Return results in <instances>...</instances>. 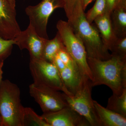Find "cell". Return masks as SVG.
<instances>
[{
    "label": "cell",
    "mask_w": 126,
    "mask_h": 126,
    "mask_svg": "<svg viewBox=\"0 0 126 126\" xmlns=\"http://www.w3.org/2000/svg\"><path fill=\"white\" fill-rule=\"evenodd\" d=\"M64 47L58 33L52 39H47L43 49L42 59L53 63L59 51Z\"/></svg>",
    "instance_id": "cell-16"
},
{
    "label": "cell",
    "mask_w": 126,
    "mask_h": 126,
    "mask_svg": "<svg viewBox=\"0 0 126 126\" xmlns=\"http://www.w3.org/2000/svg\"><path fill=\"white\" fill-rule=\"evenodd\" d=\"M110 15L106 12L97 17L94 21L103 42L109 51L118 38L113 30Z\"/></svg>",
    "instance_id": "cell-12"
},
{
    "label": "cell",
    "mask_w": 126,
    "mask_h": 126,
    "mask_svg": "<svg viewBox=\"0 0 126 126\" xmlns=\"http://www.w3.org/2000/svg\"><path fill=\"white\" fill-rule=\"evenodd\" d=\"M41 116L49 126H89L85 118L69 106Z\"/></svg>",
    "instance_id": "cell-10"
},
{
    "label": "cell",
    "mask_w": 126,
    "mask_h": 126,
    "mask_svg": "<svg viewBox=\"0 0 126 126\" xmlns=\"http://www.w3.org/2000/svg\"><path fill=\"white\" fill-rule=\"evenodd\" d=\"M8 1L10 2L13 7H16V0H8Z\"/></svg>",
    "instance_id": "cell-28"
},
{
    "label": "cell",
    "mask_w": 126,
    "mask_h": 126,
    "mask_svg": "<svg viewBox=\"0 0 126 126\" xmlns=\"http://www.w3.org/2000/svg\"><path fill=\"white\" fill-rule=\"evenodd\" d=\"M111 55L106 60L87 58L92 76L91 82L93 87L105 85L113 94L119 95L126 88V59Z\"/></svg>",
    "instance_id": "cell-1"
},
{
    "label": "cell",
    "mask_w": 126,
    "mask_h": 126,
    "mask_svg": "<svg viewBox=\"0 0 126 126\" xmlns=\"http://www.w3.org/2000/svg\"><path fill=\"white\" fill-rule=\"evenodd\" d=\"M93 0H82L83 7L84 11H85L88 5L90 4Z\"/></svg>",
    "instance_id": "cell-26"
},
{
    "label": "cell",
    "mask_w": 126,
    "mask_h": 126,
    "mask_svg": "<svg viewBox=\"0 0 126 126\" xmlns=\"http://www.w3.org/2000/svg\"><path fill=\"white\" fill-rule=\"evenodd\" d=\"M120 1L121 0H106V12L110 15Z\"/></svg>",
    "instance_id": "cell-24"
},
{
    "label": "cell",
    "mask_w": 126,
    "mask_h": 126,
    "mask_svg": "<svg viewBox=\"0 0 126 126\" xmlns=\"http://www.w3.org/2000/svg\"><path fill=\"white\" fill-rule=\"evenodd\" d=\"M58 55L66 67L70 68H78L65 47L59 51Z\"/></svg>",
    "instance_id": "cell-23"
},
{
    "label": "cell",
    "mask_w": 126,
    "mask_h": 126,
    "mask_svg": "<svg viewBox=\"0 0 126 126\" xmlns=\"http://www.w3.org/2000/svg\"><path fill=\"white\" fill-rule=\"evenodd\" d=\"M0 126H3L2 117L0 113Z\"/></svg>",
    "instance_id": "cell-29"
},
{
    "label": "cell",
    "mask_w": 126,
    "mask_h": 126,
    "mask_svg": "<svg viewBox=\"0 0 126 126\" xmlns=\"http://www.w3.org/2000/svg\"><path fill=\"white\" fill-rule=\"evenodd\" d=\"M106 11V0H96L92 8L85 14L86 19L92 24L96 18Z\"/></svg>",
    "instance_id": "cell-20"
},
{
    "label": "cell",
    "mask_w": 126,
    "mask_h": 126,
    "mask_svg": "<svg viewBox=\"0 0 126 126\" xmlns=\"http://www.w3.org/2000/svg\"><path fill=\"white\" fill-rule=\"evenodd\" d=\"M31 96L38 104L43 113L52 112L69 106L59 91L33 83L29 86Z\"/></svg>",
    "instance_id": "cell-8"
},
{
    "label": "cell",
    "mask_w": 126,
    "mask_h": 126,
    "mask_svg": "<svg viewBox=\"0 0 126 126\" xmlns=\"http://www.w3.org/2000/svg\"><path fill=\"white\" fill-rule=\"evenodd\" d=\"M21 31L16 19L15 7L8 0H0V36L5 39H14Z\"/></svg>",
    "instance_id": "cell-11"
},
{
    "label": "cell",
    "mask_w": 126,
    "mask_h": 126,
    "mask_svg": "<svg viewBox=\"0 0 126 126\" xmlns=\"http://www.w3.org/2000/svg\"><path fill=\"white\" fill-rule=\"evenodd\" d=\"M58 32L65 49L70 55L82 74L91 80L92 76L88 64L87 54L83 43L75 33L68 21L59 20Z\"/></svg>",
    "instance_id": "cell-4"
},
{
    "label": "cell",
    "mask_w": 126,
    "mask_h": 126,
    "mask_svg": "<svg viewBox=\"0 0 126 126\" xmlns=\"http://www.w3.org/2000/svg\"><path fill=\"white\" fill-rule=\"evenodd\" d=\"M29 68L34 83L73 96L65 87L59 71L53 63L42 58L30 59Z\"/></svg>",
    "instance_id": "cell-6"
},
{
    "label": "cell",
    "mask_w": 126,
    "mask_h": 126,
    "mask_svg": "<svg viewBox=\"0 0 126 126\" xmlns=\"http://www.w3.org/2000/svg\"><path fill=\"white\" fill-rule=\"evenodd\" d=\"M60 73L65 87L73 95L80 88L84 79L87 77L82 74L78 68L66 67Z\"/></svg>",
    "instance_id": "cell-13"
},
{
    "label": "cell",
    "mask_w": 126,
    "mask_h": 126,
    "mask_svg": "<svg viewBox=\"0 0 126 126\" xmlns=\"http://www.w3.org/2000/svg\"><path fill=\"white\" fill-rule=\"evenodd\" d=\"M94 104L100 126H126V118L105 108L96 101Z\"/></svg>",
    "instance_id": "cell-14"
},
{
    "label": "cell",
    "mask_w": 126,
    "mask_h": 126,
    "mask_svg": "<svg viewBox=\"0 0 126 126\" xmlns=\"http://www.w3.org/2000/svg\"><path fill=\"white\" fill-rule=\"evenodd\" d=\"M110 15L113 30L118 38L126 36V0H121Z\"/></svg>",
    "instance_id": "cell-15"
},
{
    "label": "cell",
    "mask_w": 126,
    "mask_h": 126,
    "mask_svg": "<svg viewBox=\"0 0 126 126\" xmlns=\"http://www.w3.org/2000/svg\"><path fill=\"white\" fill-rule=\"evenodd\" d=\"M14 39L15 45L21 50L26 49L29 51L30 59L42 58L47 39L41 37L30 25L26 30L21 31Z\"/></svg>",
    "instance_id": "cell-9"
},
{
    "label": "cell",
    "mask_w": 126,
    "mask_h": 126,
    "mask_svg": "<svg viewBox=\"0 0 126 126\" xmlns=\"http://www.w3.org/2000/svg\"><path fill=\"white\" fill-rule=\"evenodd\" d=\"M4 61H0V84L2 81V75L3 74V71L2 68L4 65Z\"/></svg>",
    "instance_id": "cell-27"
},
{
    "label": "cell",
    "mask_w": 126,
    "mask_h": 126,
    "mask_svg": "<svg viewBox=\"0 0 126 126\" xmlns=\"http://www.w3.org/2000/svg\"><path fill=\"white\" fill-rule=\"evenodd\" d=\"M20 90L8 79L0 84V113L3 126H23L24 107L21 101Z\"/></svg>",
    "instance_id": "cell-3"
},
{
    "label": "cell",
    "mask_w": 126,
    "mask_h": 126,
    "mask_svg": "<svg viewBox=\"0 0 126 126\" xmlns=\"http://www.w3.org/2000/svg\"><path fill=\"white\" fill-rule=\"evenodd\" d=\"M110 51L112 55L126 59V36L118 38Z\"/></svg>",
    "instance_id": "cell-22"
},
{
    "label": "cell",
    "mask_w": 126,
    "mask_h": 126,
    "mask_svg": "<svg viewBox=\"0 0 126 126\" xmlns=\"http://www.w3.org/2000/svg\"><path fill=\"white\" fill-rule=\"evenodd\" d=\"M63 9L68 22L70 23L79 11L83 9L82 0H64Z\"/></svg>",
    "instance_id": "cell-19"
},
{
    "label": "cell",
    "mask_w": 126,
    "mask_h": 126,
    "mask_svg": "<svg viewBox=\"0 0 126 126\" xmlns=\"http://www.w3.org/2000/svg\"><path fill=\"white\" fill-rule=\"evenodd\" d=\"M64 0H42L38 4L25 9L30 26L41 37L48 39L47 25L50 16L56 9L63 8Z\"/></svg>",
    "instance_id": "cell-7"
},
{
    "label": "cell",
    "mask_w": 126,
    "mask_h": 126,
    "mask_svg": "<svg viewBox=\"0 0 126 126\" xmlns=\"http://www.w3.org/2000/svg\"><path fill=\"white\" fill-rule=\"evenodd\" d=\"M106 108L126 118V88L119 95L113 94Z\"/></svg>",
    "instance_id": "cell-17"
},
{
    "label": "cell",
    "mask_w": 126,
    "mask_h": 126,
    "mask_svg": "<svg viewBox=\"0 0 126 126\" xmlns=\"http://www.w3.org/2000/svg\"><path fill=\"white\" fill-rule=\"evenodd\" d=\"M92 82L85 78L82 86L74 95L62 93L68 105L87 121L90 126H100L92 97Z\"/></svg>",
    "instance_id": "cell-5"
},
{
    "label": "cell",
    "mask_w": 126,
    "mask_h": 126,
    "mask_svg": "<svg viewBox=\"0 0 126 126\" xmlns=\"http://www.w3.org/2000/svg\"><path fill=\"white\" fill-rule=\"evenodd\" d=\"M84 11L83 9L79 10L72 22L69 23L83 43L87 58L109 59L111 54L104 45L96 27L87 20Z\"/></svg>",
    "instance_id": "cell-2"
},
{
    "label": "cell",
    "mask_w": 126,
    "mask_h": 126,
    "mask_svg": "<svg viewBox=\"0 0 126 126\" xmlns=\"http://www.w3.org/2000/svg\"><path fill=\"white\" fill-rule=\"evenodd\" d=\"M15 45L14 39H5L0 36V61H4L10 55Z\"/></svg>",
    "instance_id": "cell-21"
},
{
    "label": "cell",
    "mask_w": 126,
    "mask_h": 126,
    "mask_svg": "<svg viewBox=\"0 0 126 126\" xmlns=\"http://www.w3.org/2000/svg\"><path fill=\"white\" fill-rule=\"evenodd\" d=\"M53 63L56 66L59 72L62 71L66 67L65 64L59 58L58 54L55 57Z\"/></svg>",
    "instance_id": "cell-25"
},
{
    "label": "cell",
    "mask_w": 126,
    "mask_h": 126,
    "mask_svg": "<svg viewBox=\"0 0 126 126\" xmlns=\"http://www.w3.org/2000/svg\"><path fill=\"white\" fill-rule=\"evenodd\" d=\"M49 126L41 116L38 115L32 109L24 107L23 126Z\"/></svg>",
    "instance_id": "cell-18"
}]
</instances>
